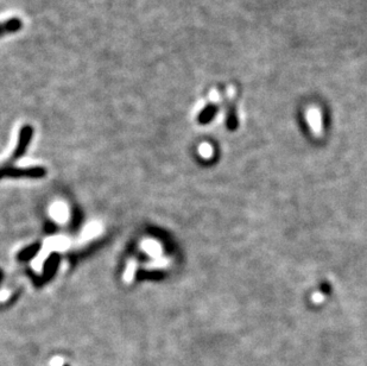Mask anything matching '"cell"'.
I'll return each mask as SVG.
<instances>
[{
    "instance_id": "obj_1",
    "label": "cell",
    "mask_w": 367,
    "mask_h": 366,
    "mask_svg": "<svg viewBox=\"0 0 367 366\" xmlns=\"http://www.w3.org/2000/svg\"><path fill=\"white\" fill-rule=\"evenodd\" d=\"M307 122L309 124L310 129L316 136L322 133V116L316 107H310L307 111Z\"/></svg>"
},
{
    "instance_id": "obj_2",
    "label": "cell",
    "mask_w": 367,
    "mask_h": 366,
    "mask_svg": "<svg viewBox=\"0 0 367 366\" xmlns=\"http://www.w3.org/2000/svg\"><path fill=\"white\" fill-rule=\"evenodd\" d=\"M22 27H23L22 19L17 18V17H12V18L10 19L3 20V22H0V37L18 32Z\"/></svg>"
},
{
    "instance_id": "obj_3",
    "label": "cell",
    "mask_w": 367,
    "mask_h": 366,
    "mask_svg": "<svg viewBox=\"0 0 367 366\" xmlns=\"http://www.w3.org/2000/svg\"><path fill=\"white\" fill-rule=\"evenodd\" d=\"M199 153L203 158H209L213 154V148L210 147L209 144L203 143V144H201V147L199 148Z\"/></svg>"
},
{
    "instance_id": "obj_4",
    "label": "cell",
    "mask_w": 367,
    "mask_h": 366,
    "mask_svg": "<svg viewBox=\"0 0 367 366\" xmlns=\"http://www.w3.org/2000/svg\"><path fill=\"white\" fill-rule=\"evenodd\" d=\"M314 298H317V299H315V300H314L315 302H321V301H322V295L320 296L318 294H316V295L314 296Z\"/></svg>"
}]
</instances>
